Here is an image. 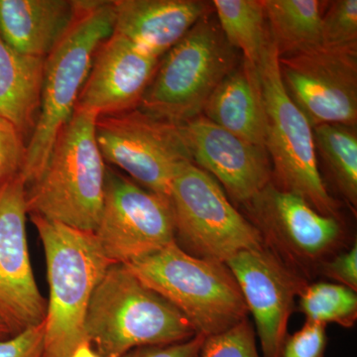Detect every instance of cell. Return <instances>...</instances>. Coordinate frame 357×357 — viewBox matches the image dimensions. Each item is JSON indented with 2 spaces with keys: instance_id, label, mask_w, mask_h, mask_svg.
<instances>
[{
  "instance_id": "obj_1",
  "label": "cell",
  "mask_w": 357,
  "mask_h": 357,
  "mask_svg": "<svg viewBox=\"0 0 357 357\" xmlns=\"http://www.w3.org/2000/svg\"><path fill=\"white\" fill-rule=\"evenodd\" d=\"M98 115L77 107L54 143L38 177L26 185L29 217L95 231L105 195L107 165L96 142Z\"/></svg>"
},
{
  "instance_id": "obj_2",
  "label": "cell",
  "mask_w": 357,
  "mask_h": 357,
  "mask_svg": "<svg viewBox=\"0 0 357 357\" xmlns=\"http://www.w3.org/2000/svg\"><path fill=\"white\" fill-rule=\"evenodd\" d=\"M84 335L100 357H122L134 349L196 337L190 321L169 301L123 264H112L89 301Z\"/></svg>"
},
{
  "instance_id": "obj_3",
  "label": "cell",
  "mask_w": 357,
  "mask_h": 357,
  "mask_svg": "<svg viewBox=\"0 0 357 357\" xmlns=\"http://www.w3.org/2000/svg\"><path fill=\"white\" fill-rule=\"evenodd\" d=\"M114 1H76L69 30L45 59L38 119L26 146L21 172L25 185L43 170L59 134L72 119L93 56L114 33Z\"/></svg>"
},
{
  "instance_id": "obj_4",
  "label": "cell",
  "mask_w": 357,
  "mask_h": 357,
  "mask_svg": "<svg viewBox=\"0 0 357 357\" xmlns=\"http://www.w3.org/2000/svg\"><path fill=\"white\" fill-rule=\"evenodd\" d=\"M46 257L49 300L44 357H70L86 340L84 321L96 286L112 265L95 234L30 217Z\"/></svg>"
},
{
  "instance_id": "obj_5",
  "label": "cell",
  "mask_w": 357,
  "mask_h": 357,
  "mask_svg": "<svg viewBox=\"0 0 357 357\" xmlns=\"http://www.w3.org/2000/svg\"><path fill=\"white\" fill-rule=\"evenodd\" d=\"M126 266L177 307L202 337L225 332L248 318L243 292L227 265L195 257L175 241Z\"/></svg>"
},
{
  "instance_id": "obj_6",
  "label": "cell",
  "mask_w": 357,
  "mask_h": 357,
  "mask_svg": "<svg viewBox=\"0 0 357 357\" xmlns=\"http://www.w3.org/2000/svg\"><path fill=\"white\" fill-rule=\"evenodd\" d=\"M162 58L138 109L176 126L203 115L208 98L236 67V49L211 14Z\"/></svg>"
},
{
  "instance_id": "obj_7",
  "label": "cell",
  "mask_w": 357,
  "mask_h": 357,
  "mask_svg": "<svg viewBox=\"0 0 357 357\" xmlns=\"http://www.w3.org/2000/svg\"><path fill=\"white\" fill-rule=\"evenodd\" d=\"M266 116V148L277 187L298 195L326 217L337 218L338 204L319 174L314 130L282 83L274 44L257 68Z\"/></svg>"
},
{
  "instance_id": "obj_8",
  "label": "cell",
  "mask_w": 357,
  "mask_h": 357,
  "mask_svg": "<svg viewBox=\"0 0 357 357\" xmlns=\"http://www.w3.org/2000/svg\"><path fill=\"white\" fill-rule=\"evenodd\" d=\"M175 243L195 257L227 263L265 245L257 227L236 210L220 185L192 162L178 169L170 196Z\"/></svg>"
},
{
  "instance_id": "obj_9",
  "label": "cell",
  "mask_w": 357,
  "mask_h": 357,
  "mask_svg": "<svg viewBox=\"0 0 357 357\" xmlns=\"http://www.w3.org/2000/svg\"><path fill=\"white\" fill-rule=\"evenodd\" d=\"M96 136L105 161L128 173L141 187L167 198L178 169L192 162L181 126L139 109L98 116Z\"/></svg>"
},
{
  "instance_id": "obj_10",
  "label": "cell",
  "mask_w": 357,
  "mask_h": 357,
  "mask_svg": "<svg viewBox=\"0 0 357 357\" xmlns=\"http://www.w3.org/2000/svg\"><path fill=\"white\" fill-rule=\"evenodd\" d=\"M93 234L112 264L153 255L175 241L170 199L107 167L102 213Z\"/></svg>"
},
{
  "instance_id": "obj_11",
  "label": "cell",
  "mask_w": 357,
  "mask_h": 357,
  "mask_svg": "<svg viewBox=\"0 0 357 357\" xmlns=\"http://www.w3.org/2000/svg\"><path fill=\"white\" fill-rule=\"evenodd\" d=\"M282 83L312 128L342 124L356 128L357 45H319L279 57Z\"/></svg>"
},
{
  "instance_id": "obj_12",
  "label": "cell",
  "mask_w": 357,
  "mask_h": 357,
  "mask_svg": "<svg viewBox=\"0 0 357 357\" xmlns=\"http://www.w3.org/2000/svg\"><path fill=\"white\" fill-rule=\"evenodd\" d=\"M26 185L21 175L0 188V318L11 335L44 323L47 301L28 248Z\"/></svg>"
},
{
  "instance_id": "obj_13",
  "label": "cell",
  "mask_w": 357,
  "mask_h": 357,
  "mask_svg": "<svg viewBox=\"0 0 357 357\" xmlns=\"http://www.w3.org/2000/svg\"><path fill=\"white\" fill-rule=\"evenodd\" d=\"M265 243L290 265L314 264L344 237L338 218L326 217L293 192L270 183L244 204Z\"/></svg>"
},
{
  "instance_id": "obj_14",
  "label": "cell",
  "mask_w": 357,
  "mask_h": 357,
  "mask_svg": "<svg viewBox=\"0 0 357 357\" xmlns=\"http://www.w3.org/2000/svg\"><path fill=\"white\" fill-rule=\"evenodd\" d=\"M225 264L255 318L262 356L281 357L295 298L307 285L306 280L266 243L237 253Z\"/></svg>"
},
{
  "instance_id": "obj_15",
  "label": "cell",
  "mask_w": 357,
  "mask_h": 357,
  "mask_svg": "<svg viewBox=\"0 0 357 357\" xmlns=\"http://www.w3.org/2000/svg\"><path fill=\"white\" fill-rule=\"evenodd\" d=\"M192 163L220 183L243 204L272 182L266 148L237 137L199 115L181 126Z\"/></svg>"
},
{
  "instance_id": "obj_16",
  "label": "cell",
  "mask_w": 357,
  "mask_h": 357,
  "mask_svg": "<svg viewBox=\"0 0 357 357\" xmlns=\"http://www.w3.org/2000/svg\"><path fill=\"white\" fill-rule=\"evenodd\" d=\"M160 60L112 33L96 50L77 107L107 116L139 107Z\"/></svg>"
},
{
  "instance_id": "obj_17",
  "label": "cell",
  "mask_w": 357,
  "mask_h": 357,
  "mask_svg": "<svg viewBox=\"0 0 357 357\" xmlns=\"http://www.w3.org/2000/svg\"><path fill=\"white\" fill-rule=\"evenodd\" d=\"M114 10V33L161 60L213 7L202 0H116Z\"/></svg>"
},
{
  "instance_id": "obj_18",
  "label": "cell",
  "mask_w": 357,
  "mask_h": 357,
  "mask_svg": "<svg viewBox=\"0 0 357 357\" xmlns=\"http://www.w3.org/2000/svg\"><path fill=\"white\" fill-rule=\"evenodd\" d=\"M76 15V1L0 0V39L13 50L46 58Z\"/></svg>"
},
{
  "instance_id": "obj_19",
  "label": "cell",
  "mask_w": 357,
  "mask_h": 357,
  "mask_svg": "<svg viewBox=\"0 0 357 357\" xmlns=\"http://www.w3.org/2000/svg\"><path fill=\"white\" fill-rule=\"evenodd\" d=\"M203 114L237 137L265 148L266 116L259 75L244 59L218 84Z\"/></svg>"
},
{
  "instance_id": "obj_20",
  "label": "cell",
  "mask_w": 357,
  "mask_h": 357,
  "mask_svg": "<svg viewBox=\"0 0 357 357\" xmlns=\"http://www.w3.org/2000/svg\"><path fill=\"white\" fill-rule=\"evenodd\" d=\"M45 59L18 53L0 39V115L24 138L38 119Z\"/></svg>"
},
{
  "instance_id": "obj_21",
  "label": "cell",
  "mask_w": 357,
  "mask_h": 357,
  "mask_svg": "<svg viewBox=\"0 0 357 357\" xmlns=\"http://www.w3.org/2000/svg\"><path fill=\"white\" fill-rule=\"evenodd\" d=\"M270 38L279 57L321 44V21L328 1L261 0Z\"/></svg>"
},
{
  "instance_id": "obj_22",
  "label": "cell",
  "mask_w": 357,
  "mask_h": 357,
  "mask_svg": "<svg viewBox=\"0 0 357 357\" xmlns=\"http://www.w3.org/2000/svg\"><path fill=\"white\" fill-rule=\"evenodd\" d=\"M213 11L227 43L257 69L271 46L261 0H215Z\"/></svg>"
},
{
  "instance_id": "obj_23",
  "label": "cell",
  "mask_w": 357,
  "mask_h": 357,
  "mask_svg": "<svg viewBox=\"0 0 357 357\" xmlns=\"http://www.w3.org/2000/svg\"><path fill=\"white\" fill-rule=\"evenodd\" d=\"M316 149L326 165L338 191L351 204L357 206V134L356 128L342 124L314 126Z\"/></svg>"
},
{
  "instance_id": "obj_24",
  "label": "cell",
  "mask_w": 357,
  "mask_h": 357,
  "mask_svg": "<svg viewBox=\"0 0 357 357\" xmlns=\"http://www.w3.org/2000/svg\"><path fill=\"white\" fill-rule=\"evenodd\" d=\"M299 311L306 321L314 323L337 324L351 328L357 319L356 291L340 284L319 283L307 285L299 296Z\"/></svg>"
},
{
  "instance_id": "obj_25",
  "label": "cell",
  "mask_w": 357,
  "mask_h": 357,
  "mask_svg": "<svg viewBox=\"0 0 357 357\" xmlns=\"http://www.w3.org/2000/svg\"><path fill=\"white\" fill-rule=\"evenodd\" d=\"M321 44L331 47L357 45V0L328 2L321 21Z\"/></svg>"
},
{
  "instance_id": "obj_26",
  "label": "cell",
  "mask_w": 357,
  "mask_h": 357,
  "mask_svg": "<svg viewBox=\"0 0 357 357\" xmlns=\"http://www.w3.org/2000/svg\"><path fill=\"white\" fill-rule=\"evenodd\" d=\"M199 357H263L256 344V333L248 318L238 325L204 338Z\"/></svg>"
},
{
  "instance_id": "obj_27",
  "label": "cell",
  "mask_w": 357,
  "mask_h": 357,
  "mask_svg": "<svg viewBox=\"0 0 357 357\" xmlns=\"http://www.w3.org/2000/svg\"><path fill=\"white\" fill-rule=\"evenodd\" d=\"M25 138L0 115V188L21 175L26 156Z\"/></svg>"
},
{
  "instance_id": "obj_28",
  "label": "cell",
  "mask_w": 357,
  "mask_h": 357,
  "mask_svg": "<svg viewBox=\"0 0 357 357\" xmlns=\"http://www.w3.org/2000/svg\"><path fill=\"white\" fill-rule=\"evenodd\" d=\"M326 326L307 321L297 332L287 335L281 357H325Z\"/></svg>"
},
{
  "instance_id": "obj_29",
  "label": "cell",
  "mask_w": 357,
  "mask_h": 357,
  "mask_svg": "<svg viewBox=\"0 0 357 357\" xmlns=\"http://www.w3.org/2000/svg\"><path fill=\"white\" fill-rule=\"evenodd\" d=\"M44 323L0 340V357H44Z\"/></svg>"
},
{
  "instance_id": "obj_30",
  "label": "cell",
  "mask_w": 357,
  "mask_h": 357,
  "mask_svg": "<svg viewBox=\"0 0 357 357\" xmlns=\"http://www.w3.org/2000/svg\"><path fill=\"white\" fill-rule=\"evenodd\" d=\"M321 272L337 284L357 291V243L332 260L321 262Z\"/></svg>"
},
{
  "instance_id": "obj_31",
  "label": "cell",
  "mask_w": 357,
  "mask_h": 357,
  "mask_svg": "<svg viewBox=\"0 0 357 357\" xmlns=\"http://www.w3.org/2000/svg\"><path fill=\"white\" fill-rule=\"evenodd\" d=\"M204 338L197 335L178 344L137 347L122 357H199Z\"/></svg>"
},
{
  "instance_id": "obj_32",
  "label": "cell",
  "mask_w": 357,
  "mask_h": 357,
  "mask_svg": "<svg viewBox=\"0 0 357 357\" xmlns=\"http://www.w3.org/2000/svg\"><path fill=\"white\" fill-rule=\"evenodd\" d=\"M70 357H100L96 354V352L93 351L91 345L89 344L88 340H84L82 342L79 347L75 349L73 352L72 356Z\"/></svg>"
},
{
  "instance_id": "obj_33",
  "label": "cell",
  "mask_w": 357,
  "mask_h": 357,
  "mask_svg": "<svg viewBox=\"0 0 357 357\" xmlns=\"http://www.w3.org/2000/svg\"><path fill=\"white\" fill-rule=\"evenodd\" d=\"M13 337L11 335L10 331L7 328L6 323H4L3 319L0 318V340H6V338Z\"/></svg>"
}]
</instances>
